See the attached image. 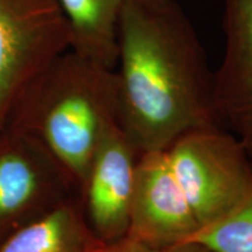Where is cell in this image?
I'll return each instance as SVG.
<instances>
[{"label": "cell", "mask_w": 252, "mask_h": 252, "mask_svg": "<svg viewBox=\"0 0 252 252\" xmlns=\"http://www.w3.org/2000/svg\"><path fill=\"white\" fill-rule=\"evenodd\" d=\"M91 252H214L198 242H185V243L171 245V247H152L141 243L135 239L123 237L111 243H103Z\"/></svg>", "instance_id": "7c38bea8"}, {"label": "cell", "mask_w": 252, "mask_h": 252, "mask_svg": "<svg viewBox=\"0 0 252 252\" xmlns=\"http://www.w3.org/2000/svg\"><path fill=\"white\" fill-rule=\"evenodd\" d=\"M140 152L119 126L100 139L80 190L88 224L103 243L125 237Z\"/></svg>", "instance_id": "52a82bcc"}, {"label": "cell", "mask_w": 252, "mask_h": 252, "mask_svg": "<svg viewBox=\"0 0 252 252\" xmlns=\"http://www.w3.org/2000/svg\"><path fill=\"white\" fill-rule=\"evenodd\" d=\"M222 31L223 55L214 70L217 119L252 161V0L223 1Z\"/></svg>", "instance_id": "ba28073f"}, {"label": "cell", "mask_w": 252, "mask_h": 252, "mask_svg": "<svg viewBox=\"0 0 252 252\" xmlns=\"http://www.w3.org/2000/svg\"><path fill=\"white\" fill-rule=\"evenodd\" d=\"M166 151L201 229L225 217L250 190V157L241 140L223 126L189 130Z\"/></svg>", "instance_id": "3957f363"}, {"label": "cell", "mask_w": 252, "mask_h": 252, "mask_svg": "<svg viewBox=\"0 0 252 252\" xmlns=\"http://www.w3.org/2000/svg\"><path fill=\"white\" fill-rule=\"evenodd\" d=\"M77 196L70 175L40 141L0 128V245Z\"/></svg>", "instance_id": "5b68a950"}, {"label": "cell", "mask_w": 252, "mask_h": 252, "mask_svg": "<svg viewBox=\"0 0 252 252\" xmlns=\"http://www.w3.org/2000/svg\"><path fill=\"white\" fill-rule=\"evenodd\" d=\"M69 49L58 0H0V128L24 91Z\"/></svg>", "instance_id": "277c9868"}, {"label": "cell", "mask_w": 252, "mask_h": 252, "mask_svg": "<svg viewBox=\"0 0 252 252\" xmlns=\"http://www.w3.org/2000/svg\"><path fill=\"white\" fill-rule=\"evenodd\" d=\"M102 244L77 196L9 236L0 252H91Z\"/></svg>", "instance_id": "30bf717a"}, {"label": "cell", "mask_w": 252, "mask_h": 252, "mask_svg": "<svg viewBox=\"0 0 252 252\" xmlns=\"http://www.w3.org/2000/svg\"><path fill=\"white\" fill-rule=\"evenodd\" d=\"M141 0H58L70 30V50L116 69L118 26L126 6Z\"/></svg>", "instance_id": "9c48e42d"}, {"label": "cell", "mask_w": 252, "mask_h": 252, "mask_svg": "<svg viewBox=\"0 0 252 252\" xmlns=\"http://www.w3.org/2000/svg\"><path fill=\"white\" fill-rule=\"evenodd\" d=\"M115 124H119L116 70L69 49L24 91L4 126L40 141L80 195L94 151Z\"/></svg>", "instance_id": "7a4b0ae2"}, {"label": "cell", "mask_w": 252, "mask_h": 252, "mask_svg": "<svg viewBox=\"0 0 252 252\" xmlns=\"http://www.w3.org/2000/svg\"><path fill=\"white\" fill-rule=\"evenodd\" d=\"M119 126L140 153L220 125L215 78L195 26L176 0L126 6L118 26Z\"/></svg>", "instance_id": "6da1fadb"}, {"label": "cell", "mask_w": 252, "mask_h": 252, "mask_svg": "<svg viewBox=\"0 0 252 252\" xmlns=\"http://www.w3.org/2000/svg\"><path fill=\"white\" fill-rule=\"evenodd\" d=\"M201 225L176 180L167 151L139 156L126 237L152 247L190 242Z\"/></svg>", "instance_id": "8992f818"}, {"label": "cell", "mask_w": 252, "mask_h": 252, "mask_svg": "<svg viewBox=\"0 0 252 252\" xmlns=\"http://www.w3.org/2000/svg\"><path fill=\"white\" fill-rule=\"evenodd\" d=\"M214 252H252V185L241 203L191 239Z\"/></svg>", "instance_id": "8fae6325"}]
</instances>
